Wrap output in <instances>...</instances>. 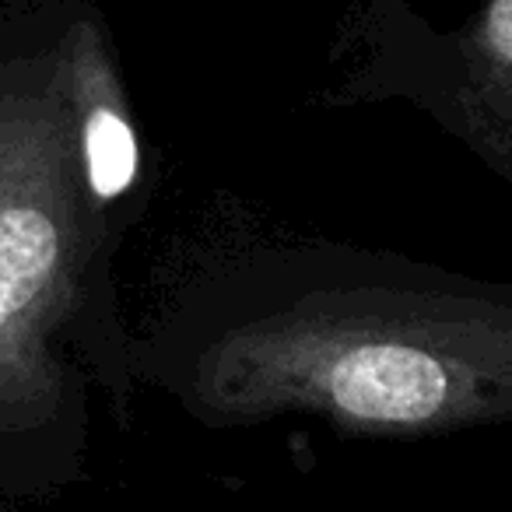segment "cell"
I'll return each mask as SVG.
<instances>
[{
  "mask_svg": "<svg viewBox=\"0 0 512 512\" xmlns=\"http://www.w3.org/2000/svg\"><path fill=\"white\" fill-rule=\"evenodd\" d=\"M134 355L141 383L207 425L299 411L365 435L512 425V288L400 253L228 256L179 288Z\"/></svg>",
  "mask_w": 512,
  "mask_h": 512,
  "instance_id": "6da1fadb",
  "label": "cell"
},
{
  "mask_svg": "<svg viewBox=\"0 0 512 512\" xmlns=\"http://www.w3.org/2000/svg\"><path fill=\"white\" fill-rule=\"evenodd\" d=\"M141 137L113 39L81 4H0V495L85 470L92 390L127 407L134 337L113 260L137 218Z\"/></svg>",
  "mask_w": 512,
  "mask_h": 512,
  "instance_id": "7a4b0ae2",
  "label": "cell"
},
{
  "mask_svg": "<svg viewBox=\"0 0 512 512\" xmlns=\"http://www.w3.org/2000/svg\"><path fill=\"white\" fill-rule=\"evenodd\" d=\"M358 95H400L512 179V0H481L453 32L421 18H365Z\"/></svg>",
  "mask_w": 512,
  "mask_h": 512,
  "instance_id": "3957f363",
  "label": "cell"
}]
</instances>
